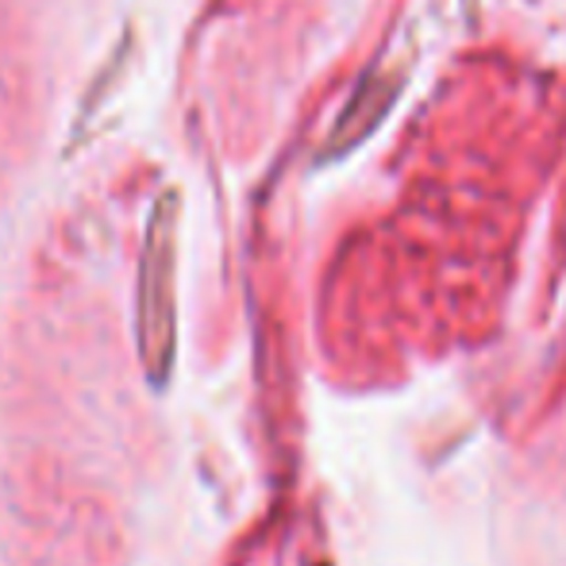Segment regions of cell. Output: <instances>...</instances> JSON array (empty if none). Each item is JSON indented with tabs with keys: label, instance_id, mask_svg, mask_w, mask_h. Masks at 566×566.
<instances>
[{
	"label": "cell",
	"instance_id": "cell-1",
	"mask_svg": "<svg viewBox=\"0 0 566 566\" xmlns=\"http://www.w3.org/2000/svg\"><path fill=\"white\" fill-rule=\"evenodd\" d=\"M174 212L178 197H158L139 259V355L155 389L166 386L174 363Z\"/></svg>",
	"mask_w": 566,
	"mask_h": 566
},
{
	"label": "cell",
	"instance_id": "cell-2",
	"mask_svg": "<svg viewBox=\"0 0 566 566\" xmlns=\"http://www.w3.org/2000/svg\"><path fill=\"white\" fill-rule=\"evenodd\" d=\"M397 93H401V77L397 74H386V70L366 74L363 82H358V90L350 93L343 116L336 119L328 155H339V150H350L355 143H363L366 135L381 124V116L389 113V105L397 101Z\"/></svg>",
	"mask_w": 566,
	"mask_h": 566
}]
</instances>
